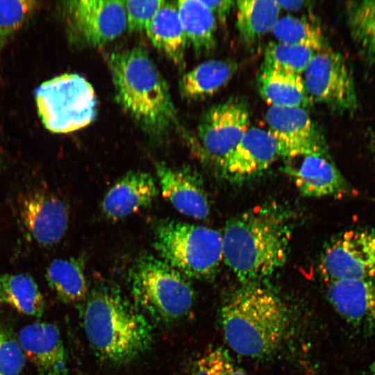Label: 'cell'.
Listing matches in <instances>:
<instances>
[{"mask_svg": "<svg viewBox=\"0 0 375 375\" xmlns=\"http://www.w3.org/2000/svg\"><path fill=\"white\" fill-rule=\"evenodd\" d=\"M22 225L33 240L48 247L60 242L69 224V209L58 196L44 191L26 195L19 209Z\"/></svg>", "mask_w": 375, "mask_h": 375, "instance_id": "4fadbf2b", "label": "cell"}, {"mask_svg": "<svg viewBox=\"0 0 375 375\" xmlns=\"http://www.w3.org/2000/svg\"><path fill=\"white\" fill-rule=\"evenodd\" d=\"M347 16L356 47L367 62L375 64V0L348 2Z\"/></svg>", "mask_w": 375, "mask_h": 375, "instance_id": "4316f807", "label": "cell"}, {"mask_svg": "<svg viewBox=\"0 0 375 375\" xmlns=\"http://www.w3.org/2000/svg\"><path fill=\"white\" fill-rule=\"evenodd\" d=\"M38 5L35 1H0V37L18 30Z\"/></svg>", "mask_w": 375, "mask_h": 375, "instance_id": "1f68e13d", "label": "cell"}, {"mask_svg": "<svg viewBox=\"0 0 375 375\" xmlns=\"http://www.w3.org/2000/svg\"><path fill=\"white\" fill-rule=\"evenodd\" d=\"M238 69L228 60H210L185 74L179 81L182 98L195 101L210 97L226 85Z\"/></svg>", "mask_w": 375, "mask_h": 375, "instance_id": "7402d4cb", "label": "cell"}, {"mask_svg": "<svg viewBox=\"0 0 375 375\" xmlns=\"http://www.w3.org/2000/svg\"><path fill=\"white\" fill-rule=\"evenodd\" d=\"M247 101L231 97L207 109L201 116L197 135L206 154L220 167L249 128Z\"/></svg>", "mask_w": 375, "mask_h": 375, "instance_id": "30bf717a", "label": "cell"}, {"mask_svg": "<svg viewBox=\"0 0 375 375\" xmlns=\"http://www.w3.org/2000/svg\"><path fill=\"white\" fill-rule=\"evenodd\" d=\"M265 119L281 156L295 158L328 151L322 133L304 108L269 106Z\"/></svg>", "mask_w": 375, "mask_h": 375, "instance_id": "7c38bea8", "label": "cell"}, {"mask_svg": "<svg viewBox=\"0 0 375 375\" xmlns=\"http://www.w3.org/2000/svg\"><path fill=\"white\" fill-rule=\"evenodd\" d=\"M18 341L39 375H65L67 354L58 327L36 322L22 328Z\"/></svg>", "mask_w": 375, "mask_h": 375, "instance_id": "e0dca14e", "label": "cell"}, {"mask_svg": "<svg viewBox=\"0 0 375 375\" xmlns=\"http://www.w3.org/2000/svg\"><path fill=\"white\" fill-rule=\"evenodd\" d=\"M221 319L228 346L237 353L251 358L274 351L288 324L283 302L260 285L238 290L223 306Z\"/></svg>", "mask_w": 375, "mask_h": 375, "instance_id": "277c9868", "label": "cell"}, {"mask_svg": "<svg viewBox=\"0 0 375 375\" xmlns=\"http://www.w3.org/2000/svg\"><path fill=\"white\" fill-rule=\"evenodd\" d=\"M260 96L270 106L306 108L310 97L301 75L261 66L257 78Z\"/></svg>", "mask_w": 375, "mask_h": 375, "instance_id": "ffe728a7", "label": "cell"}, {"mask_svg": "<svg viewBox=\"0 0 375 375\" xmlns=\"http://www.w3.org/2000/svg\"><path fill=\"white\" fill-rule=\"evenodd\" d=\"M176 8L188 42L199 53L212 50L217 19L209 8L197 0L178 1Z\"/></svg>", "mask_w": 375, "mask_h": 375, "instance_id": "cb8c5ba5", "label": "cell"}, {"mask_svg": "<svg viewBox=\"0 0 375 375\" xmlns=\"http://www.w3.org/2000/svg\"><path fill=\"white\" fill-rule=\"evenodd\" d=\"M145 31L155 47L176 65L183 66L188 41L176 5L165 1Z\"/></svg>", "mask_w": 375, "mask_h": 375, "instance_id": "44dd1931", "label": "cell"}, {"mask_svg": "<svg viewBox=\"0 0 375 375\" xmlns=\"http://www.w3.org/2000/svg\"><path fill=\"white\" fill-rule=\"evenodd\" d=\"M292 173L296 187L305 197H341L349 192L348 183L328 151L304 156Z\"/></svg>", "mask_w": 375, "mask_h": 375, "instance_id": "d6986e66", "label": "cell"}, {"mask_svg": "<svg viewBox=\"0 0 375 375\" xmlns=\"http://www.w3.org/2000/svg\"><path fill=\"white\" fill-rule=\"evenodd\" d=\"M0 39H1V37H0ZM0 45H1V42H0Z\"/></svg>", "mask_w": 375, "mask_h": 375, "instance_id": "74e56055", "label": "cell"}, {"mask_svg": "<svg viewBox=\"0 0 375 375\" xmlns=\"http://www.w3.org/2000/svg\"><path fill=\"white\" fill-rule=\"evenodd\" d=\"M272 31L279 42L304 46L316 53L328 48L320 26L306 19L285 16L278 19Z\"/></svg>", "mask_w": 375, "mask_h": 375, "instance_id": "83f0119b", "label": "cell"}, {"mask_svg": "<svg viewBox=\"0 0 375 375\" xmlns=\"http://www.w3.org/2000/svg\"><path fill=\"white\" fill-rule=\"evenodd\" d=\"M315 53L304 46L271 42L265 49L262 66L300 75Z\"/></svg>", "mask_w": 375, "mask_h": 375, "instance_id": "f1b7e54d", "label": "cell"}, {"mask_svg": "<svg viewBox=\"0 0 375 375\" xmlns=\"http://www.w3.org/2000/svg\"><path fill=\"white\" fill-rule=\"evenodd\" d=\"M160 258L187 278L206 279L223 260L222 235L208 227L164 219L153 228Z\"/></svg>", "mask_w": 375, "mask_h": 375, "instance_id": "5b68a950", "label": "cell"}, {"mask_svg": "<svg viewBox=\"0 0 375 375\" xmlns=\"http://www.w3.org/2000/svg\"><path fill=\"white\" fill-rule=\"evenodd\" d=\"M319 268L328 282L375 277V229L338 235L325 247Z\"/></svg>", "mask_w": 375, "mask_h": 375, "instance_id": "9c48e42d", "label": "cell"}, {"mask_svg": "<svg viewBox=\"0 0 375 375\" xmlns=\"http://www.w3.org/2000/svg\"><path fill=\"white\" fill-rule=\"evenodd\" d=\"M303 73L311 101L338 112L356 110L358 97L353 78L339 53L328 48L316 53Z\"/></svg>", "mask_w": 375, "mask_h": 375, "instance_id": "ba28073f", "label": "cell"}, {"mask_svg": "<svg viewBox=\"0 0 375 375\" xmlns=\"http://www.w3.org/2000/svg\"><path fill=\"white\" fill-rule=\"evenodd\" d=\"M190 375H247L226 351L216 348L206 352L194 363Z\"/></svg>", "mask_w": 375, "mask_h": 375, "instance_id": "f546056e", "label": "cell"}, {"mask_svg": "<svg viewBox=\"0 0 375 375\" xmlns=\"http://www.w3.org/2000/svg\"><path fill=\"white\" fill-rule=\"evenodd\" d=\"M9 306L17 312L41 317L44 297L34 278L25 274H0V308Z\"/></svg>", "mask_w": 375, "mask_h": 375, "instance_id": "d4e9b609", "label": "cell"}, {"mask_svg": "<svg viewBox=\"0 0 375 375\" xmlns=\"http://www.w3.org/2000/svg\"><path fill=\"white\" fill-rule=\"evenodd\" d=\"M220 23H224L235 2L230 0L203 1Z\"/></svg>", "mask_w": 375, "mask_h": 375, "instance_id": "836d02e7", "label": "cell"}, {"mask_svg": "<svg viewBox=\"0 0 375 375\" xmlns=\"http://www.w3.org/2000/svg\"><path fill=\"white\" fill-rule=\"evenodd\" d=\"M85 256L53 260L47 267L48 285L62 302L76 304L86 299L88 288Z\"/></svg>", "mask_w": 375, "mask_h": 375, "instance_id": "603a6c76", "label": "cell"}, {"mask_svg": "<svg viewBox=\"0 0 375 375\" xmlns=\"http://www.w3.org/2000/svg\"><path fill=\"white\" fill-rule=\"evenodd\" d=\"M35 102L44 127L55 133H69L90 124L97 114L92 85L77 74H64L41 84Z\"/></svg>", "mask_w": 375, "mask_h": 375, "instance_id": "52a82bcc", "label": "cell"}, {"mask_svg": "<svg viewBox=\"0 0 375 375\" xmlns=\"http://www.w3.org/2000/svg\"><path fill=\"white\" fill-rule=\"evenodd\" d=\"M279 156L278 144L268 130L249 127L221 167L230 180L244 181L265 172Z\"/></svg>", "mask_w": 375, "mask_h": 375, "instance_id": "5bb4252c", "label": "cell"}, {"mask_svg": "<svg viewBox=\"0 0 375 375\" xmlns=\"http://www.w3.org/2000/svg\"><path fill=\"white\" fill-rule=\"evenodd\" d=\"M373 149H374V152L375 153V135H374V140H373Z\"/></svg>", "mask_w": 375, "mask_h": 375, "instance_id": "8d00e7d4", "label": "cell"}, {"mask_svg": "<svg viewBox=\"0 0 375 375\" xmlns=\"http://www.w3.org/2000/svg\"><path fill=\"white\" fill-rule=\"evenodd\" d=\"M26 364V356L18 341L0 325V375H19Z\"/></svg>", "mask_w": 375, "mask_h": 375, "instance_id": "4dcf8cb0", "label": "cell"}, {"mask_svg": "<svg viewBox=\"0 0 375 375\" xmlns=\"http://www.w3.org/2000/svg\"><path fill=\"white\" fill-rule=\"evenodd\" d=\"M158 190L153 177L142 171L129 172L119 178L106 192L101 202L106 218L117 221L149 206Z\"/></svg>", "mask_w": 375, "mask_h": 375, "instance_id": "ac0fdd59", "label": "cell"}, {"mask_svg": "<svg viewBox=\"0 0 375 375\" xmlns=\"http://www.w3.org/2000/svg\"><path fill=\"white\" fill-rule=\"evenodd\" d=\"M291 233L290 217L282 208L256 206L226 223L223 260L244 286L259 285L285 264Z\"/></svg>", "mask_w": 375, "mask_h": 375, "instance_id": "6da1fadb", "label": "cell"}, {"mask_svg": "<svg viewBox=\"0 0 375 375\" xmlns=\"http://www.w3.org/2000/svg\"><path fill=\"white\" fill-rule=\"evenodd\" d=\"M236 26L241 39L252 44L272 31L281 8L276 1L240 0L235 2Z\"/></svg>", "mask_w": 375, "mask_h": 375, "instance_id": "484cf974", "label": "cell"}, {"mask_svg": "<svg viewBox=\"0 0 375 375\" xmlns=\"http://www.w3.org/2000/svg\"><path fill=\"white\" fill-rule=\"evenodd\" d=\"M88 294L83 312L84 331L100 360L123 365L149 349L152 328L135 305L108 287L95 288Z\"/></svg>", "mask_w": 375, "mask_h": 375, "instance_id": "3957f363", "label": "cell"}, {"mask_svg": "<svg viewBox=\"0 0 375 375\" xmlns=\"http://www.w3.org/2000/svg\"><path fill=\"white\" fill-rule=\"evenodd\" d=\"M276 2L280 8L289 11L299 10L304 7L306 3L304 1H276Z\"/></svg>", "mask_w": 375, "mask_h": 375, "instance_id": "e575fe53", "label": "cell"}, {"mask_svg": "<svg viewBox=\"0 0 375 375\" xmlns=\"http://www.w3.org/2000/svg\"><path fill=\"white\" fill-rule=\"evenodd\" d=\"M135 305L155 320L170 322L185 315L194 293L187 277L160 258L144 255L131 274Z\"/></svg>", "mask_w": 375, "mask_h": 375, "instance_id": "8992f818", "label": "cell"}, {"mask_svg": "<svg viewBox=\"0 0 375 375\" xmlns=\"http://www.w3.org/2000/svg\"><path fill=\"white\" fill-rule=\"evenodd\" d=\"M65 7L73 36L82 44L101 47L127 28L123 1L74 0Z\"/></svg>", "mask_w": 375, "mask_h": 375, "instance_id": "8fae6325", "label": "cell"}, {"mask_svg": "<svg viewBox=\"0 0 375 375\" xmlns=\"http://www.w3.org/2000/svg\"><path fill=\"white\" fill-rule=\"evenodd\" d=\"M163 0L123 1L130 32L146 31L151 20L161 7Z\"/></svg>", "mask_w": 375, "mask_h": 375, "instance_id": "d6a6232c", "label": "cell"}, {"mask_svg": "<svg viewBox=\"0 0 375 375\" xmlns=\"http://www.w3.org/2000/svg\"><path fill=\"white\" fill-rule=\"evenodd\" d=\"M162 196L181 213L197 219L206 218L210 203L200 176L189 168L176 169L155 162Z\"/></svg>", "mask_w": 375, "mask_h": 375, "instance_id": "2e32d148", "label": "cell"}, {"mask_svg": "<svg viewBox=\"0 0 375 375\" xmlns=\"http://www.w3.org/2000/svg\"><path fill=\"white\" fill-rule=\"evenodd\" d=\"M326 296L353 327L367 334L375 331V277L328 282Z\"/></svg>", "mask_w": 375, "mask_h": 375, "instance_id": "9a60e30c", "label": "cell"}, {"mask_svg": "<svg viewBox=\"0 0 375 375\" xmlns=\"http://www.w3.org/2000/svg\"><path fill=\"white\" fill-rule=\"evenodd\" d=\"M367 375H375V360L371 365Z\"/></svg>", "mask_w": 375, "mask_h": 375, "instance_id": "d590c367", "label": "cell"}, {"mask_svg": "<svg viewBox=\"0 0 375 375\" xmlns=\"http://www.w3.org/2000/svg\"><path fill=\"white\" fill-rule=\"evenodd\" d=\"M108 67L117 101L150 138L160 141L178 126L168 85L145 50L113 53Z\"/></svg>", "mask_w": 375, "mask_h": 375, "instance_id": "7a4b0ae2", "label": "cell"}]
</instances>
